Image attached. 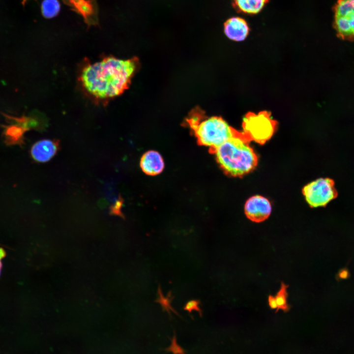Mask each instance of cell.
<instances>
[{"label":"cell","instance_id":"8fae6325","mask_svg":"<svg viewBox=\"0 0 354 354\" xmlns=\"http://www.w3.org/2000/svg\"><path fill=\"white\" fill-rule=\"evenodd\" d=\"M9 124L2 125L4 143L8 146L23 145L24 144V134L26 131L17 124Z\"/></svg>","mask_w":354,"mask_h":354},{"label":"cell","instance_id":"ac0fdd59","mask_svg":"<svg viewBox=\"0 0 354 354\" xmlns=\"http://www.w3.org/2000/svg\"><path fill=\"white\" fill-rule=\"evenodd\" d=\"M166 350L173 354H185L184 350L177 344L175 336L172 339V344Z\"/></svg>","mask_w":354,"mask_h":354},{"label":"cell","instance_id":"3957f363","mask_svg":"<svg viewBox=\"0 0 354 354\" xmlns=\"http://www.w3.org/2000/svg\"><path fill=\"white\" fill-rule=\"evenodd\" d=\"M191 129L202 146L213 150L235 135L238 131L220 117H206L198 109L192 111L186 119Z\"/></svg>","mask_w":354,"mask_h":354},{"label":"cell","instance_id":"30bf717a","mask_svg":"<svg viewBox=\"0 0 354 354\" xmlns=\"http://www.w3.org/2000/svg\"><path fill=\"white\" fill-rule=\"evenodd\" d=\"M249 32L247 23L240 17H232L224 23V32L232 40L243 41L247 37Z\"/></svg>","mask_w":354,"mask_h":354},{"label":"cell","instance_id":"7a4b0ae2","mask_svg":"<svg viewBox=\"0 0 354 354\" xmlns=\"http://www.w3.org/2000/svg\"><path fill=\"white\" fill-rule=\"evenodd\" d=\"M244 133H237L213 149L216 161L224 172L233 177H239L253 170L258 157L248 144Z\"/></svg>","mask_w":354,"mask_h":354},{"label":"cell","instance_id":"44dd1931","mask_svg":"<svg viewBox=\"0 0 354 354\" xmlns=\"http://www.w3.org/2000/svg\"><path fill=\"white\" fill-rule=\"evenodd\" d=\"M24 1H26V0H23Z\"/></svg>","mask_w":354,"mask_h":354},{"label":"cell","instance_id":"ffe728a7","mask_svg":"<svg viewBox=\"0 0 354 354\" xmlns=\"http://www.w3.org/2000/svg\"><path fill=\"white\" fill-rule=\"evenodd\" d=\"M6 256V253L5 250L2 248H0V271L2 267V262L1 260L3 258H4Z\"/></svg>","mask_w":354,"mask_h":354},{"label":"cell","instance_id":"ba28073f","mask_svg":"<svg viewBox=\"0 0 354 354\" xmlns=\"http://www.w3.org/2000/svg\"><path fill=\"white\" fill-rule=\"evenodd\" d=\"M59 142L56 140L44 139L35 143L31 148L32 158L38 162L49 161L59 149Z\"/></svg>","mask_w":354,"mask_h":354},{"label":"cell","instance_id":"9c48e42d","mask_svg":"<svg viewBox=\"0 0 354 354\" xmlns=\"http://www.w3.org/2000/svg\"><path fill=\"white\" fill-rule=\"evenodd\" d=\"M140 166L143 172L146 174L155 176L163 171L165 164L161 155L158 151L150 150L142 155Z\"/></svg>","mask_w":354,"mask_h":354},{"label":"cell","instance_id":"5b68a950","mask_svg":"<svg viewBox=\"0 0 354 354\" xmlns=\"http://www.w3.org/2000/svg\"><path fill=\"white\" fill-rule=\"evenodd\" d=\"M302 193L312 207L324 206L337 196L334 182L328 178H320L309 183L303 188Z\"/></svg>","mask_w":354,"mask_h":354},{"label":"cell","instance_id":"6da1fadb","mask_svg":"<svg viewBox=\"0 0 354 354\" xmlns=\"http://www.w3.org/2000/svg\"><path fill=\"white\" fill-rule=\"evenodd\" d=\"M138 64L135 57L124 60L109 56L94 63L86 59L80 69L79 82L94 102L106 103L129 88Z\"/></svg>","mask_w":354,"mask_h":354},{"label":"cell","instance_id":"9a60e30c","mask_svg":"<svg viewBox=\"0 0 354 354\" xmlns=\"http://www.w3.org/2000/svg\"><path fill=\"white\" fill-rule=\"evenodd\" d=\"M158 297L155 301L159 303L163 310L166 311L169 314H171V312H173L176 315H178V313L172 307L171 303L172 301L171 292H169L166 296H165L162 292L160 286L158 288Z\"/></svg>","mask_w":354,"mask_h":354},{"label":"cell","instance_id":"2e32d148","mask_svg":"<svg viewBox=\"0 0 354 354\" xmlns=\"http://www.w3.org/2000/svg\"><path fill=\"white\" fill-rule=\"evenodd\" d=\"M287 286L284 283H282L281 288L275 296L276 301L277 305V309H281L284 311H288L290 309V306L287 303Z\"/></svg>","mask_w":354,"mask_h":354},{"label":"cell","instance_id":"d6986e66","mask_svg":"<svg viewBox=\"0 0 354 354\" xmlns=\"http://www.w3.org/2000/svg\"><path fill=\"white\" fill-rule=\"evenodd\" d=\"M268 304L271 308L273 309H277V305L276 301L275 296L270 295L268 297Z\"/></svg>","mask_w":354,"mask_h":354},{"label":"cell","instance_id":"e0dca14e","mask_svg":"<svg viewBox=\"0 0 354 354\" xmlns=\"http://www.w3.org/2000/svg\"><path fill=\"white\" fill-rule=\"evenodd\" d=\"M200 301L197 299H192L188 301L183 307V309L191 313L194 310L199 312L200 316H202V310L200 307Z\"/></svg>","mask_w":354,"mask_h":354},{"label":"cell","instance_id":"7c38bea8","mask_svg":"<svg viewBox=\"0 0 354 354\" xmlns=\"http://www.w3.org/2000/svg\"><path fill=\"white\" fill-rule=\"evenodd\" d=\"M269 0H234L235 7L240 12L248 14L260 12Z\"/></svg>","mask_w":354,"mask_h":354},{"label":"cell","instance_id":"5bb4252c","mask_svg":"<svg viewBox=\"0 0 354 354\" xmlns=\"http://www.w3.org/2000/svg\"><path fill=\"white\" fill-rule=\"evenodd\" d=\"M60 5L58 0H43L41 9L42 15L46 18H52L59 12Z\"/></svg>","mask_w":354,"mask_h":354},{"label":"cell","instance_id":"4fadbf2b","mask_svg":"<svg viewBox=\"0 0 354 354\" xmlns=\"http://www.w3.org/2000/svg\"><path fill=\"white\" fill-rule=\"evenodd\" d=\"M8 123L15 124L22 128L26 131L32 129H37L39 126V123L35 118L23 116L21 117H15L2 113Z\"/></svg>","mask_w":354,"mask_h":354},{"label":"cell","instance_id":"8992f818","mask_svg":"<svg viewBox=\"0 0 354 354\" xmlns=\"http://www.w3.org/2000/svg\"><path fill=\"white\" fill-rule=\"evenodd\" d=\"M334 28L343 39H354V0H338L334 7Z\"/></svg>","mask_w":354,"mask_h":354},{"label":"cell","instance_id":"52a82bcc","mask_svg":"<svg viewBox=\"0 0 354 354\" xmlns=\"http://www.w3.org/2000/svg\"><path fill=\"white\" fill-rule=\"evenodd\" d=\"M244 212L250 220L259 223L266 220L271 212V204L263 196L256 195L249 198L245 204Z\"/></svg>","mask_w":354,"mask_h":354},{"label":"cell","instance_id":"277c9868","mask_svg":"<svg viewBox=\"0 0 354 354\" xmlns=\"http://www.w3.org/2000/svg\"><path fill=\"white\" fill-rule=\"evenodd\" d=\"M275 122L266 112L258 114L248 113L243 118L244 134L248 139L264 143L270 138L275 130Z\"/></svg>","mask_w":354,"mask_h":354}]
</instances>
